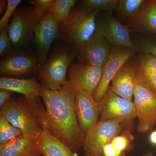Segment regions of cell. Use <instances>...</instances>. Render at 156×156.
Listing matches in <instances>:
<instances>
[{
	"label": "cell",
	"instance_id": "cell-9",
	"mask_svg": "<svg viewBox=\"0 0 156 156\" xmlns=\"http://www.w3.org/2000/svg\"><path fill=\"white\" fill-rule=\"evenodd\" d=\"M110 49L108 41L95 31L89 40L73 50L78 63L104 67L109 57Z\"/></svg>",
	"mask_w": 156,
	"mask_h": 156
},
{
	"label": "cell",
	"instance_id": "cell-7",
	"mask_svg": "<svg viewBox=\"0 0 156 156\" xmlns=\"http://www.w3.org/2000/svg\"><path fill=\"white\" fill-rule=\"evenodd\" d=\"M40 20L34 7L24 6L16 10L9 26V37L14 49H20L30 44Z\"/></svg>",
	"mask_w": 156,
	"mask_h": 156
},
{
	"label": "cell",
	"instance_id": "cell-28",
	"mask_svg": "<svg viewBox=\"0 0 156 156\" xmlns=\"http://www.w3.org/2000/svg\"><path fill=\"white\" fill-rule=\"evenodd\" d=\"M14 49L9 37V27L1 31L0 34V57L5 56Z\"/></svg>",
	"mask_w": 156,
	"mask_h": 156
},
{
	"label": "cell",
	"instance_id": "cell-21",
	"mask_svg": "<svg viewBox=\"0 0 156 156\" xmlns=\"http://www.w3.org/2000/svg\"><path fill=\"white\" fill-rule=\"evenodd\" d=\"M132 62L138 76L156 92V57L143 53Z\"/></svg>",
	"mask_w": 156,
	"mask_h": 156
},
{
	"label": "cell",
	"instance_id": "cell-18",
	"mask_svg": "<svg viewBox=\"0 0 156 156\" xmlns=\"http://www.w3.org/2000/svg\"><path fill=\"white\" fill-rule=\"evenodd\" d=\"M0 89L18 92L29 99L41 97L42 84L39 83L34 76L27 79L2 77Z\"/></svg>",
	"mask_w": 156,
	"mask_h": 156
},
{
	"label": "cell",
	"instance_id": "cell-20",
	"mask_svg": "<svg viewBox=\"0 0 156 156\" xmlns=\"http://www.w3.org/2000/svg\"><path fill=\"white\" fill-rule=\"evenodd\" d=\"M37 141L42 156H82L74 152L48 129L43 131Z\"/></svg>",
	"mask_w": 156,
	"mask_h": 156
},
{
	"label": "cell",
	"instance_id": "cell-27",
	"mask_svg": "<svg viewBox=\"0 0 156 156\" xmlns=\"http://www.w3.org/2000/svg\"><path fill=\"white\" fill-rule=\"evenodd\" d=\"M22 2V0H8L5 12L0 20V30H3L9 27V21L17 10V6Z\"/></svg>",
	"mask_w": 156,
	"mask_h": 156
},
{
	"label": "cell",
	"instance_id": "cell-15",
	"mask_svg": "<svg viewBox=\"0 0 156 156\" xmlns=\"http://www.w3.org/2000/svg\"><path fill=\"white\" fill-rule=\"evenodd\" d=\"M103 69V67L73 63L69 69L68 81L75 88L83 89L93 95L100 83Z\"/></svg>",
	"mask_w": 156,
	"mask_h": 156
},
{
	"label": "cell",
	"instance_id": "cell-5",
	"mask_svg": "<svg viewBox=\"0 0 156 156\" xmlns=\"http://www.w3.org/2000/svg\"><path fill=\"white\" fill-rule=\"evenodd\" d=\"M134 95L138 119L137 131L146 133L156 125V95L153 89L140 79L136 72Z\"/></svg>",
	"mask_w": 156,
	"mask_h": 156
},
{
	"label": "cell",
	"instance_id": "cell-33",
	"mask_svg": "<svg viewBox=\"0 0 156 156\" xmlns=\"http://www.w3.org/2000/svg\"><path fill=\"white\" fill-rule=\"evenodd\" d=\"M149 140L151 144L156 145V130L151 133L149 136Z\"/></svg>",
	"mask_w": 156,
	"mask_h": 156
},
{
	"label": "cell",
	"instance_id": "cell-16",
	"mask_svg": "<svg viewBox=\"0 0 156 156\" xmlns=\"http://www.w3.org/2000/svg\"><path fill=\"white\" fill-rule=\"evenodd\" d=\"M136 77V70L130 59L113 78L110 88L120 97L131 101L134 95Z\"/></svg>",
	"mask_w": 156,
	"mask_h": 156
},
{
	"label": "cell",
	"instance_id": "cell-23",
	"mask_svg": "<svg viewBox=\"0 0 156 156\" xmlns=\"http://www.w3.org/2000/svg\"><path fill=\"white\" fill-rule=\"evenodd\" d=\"M145 0H119L116 11L126 19L136 17L142 9Z\"/></svg>",
	"mask_w": 156,
	"mask_h": 156
},
{
	"label": "cell",
	"instance_id": "cell-34",
	"mask_svg": "<svg viewBox=\"0 0 156 156\" xmlns=\"http://www.w3.org/2000/svg\"><path fill=\"white\" fill-rule=\"evenodd\" d=\"M8 5V1L1 0L0 1V14H2Z\"/></svg>",
	"mask_w": 156,
	"mask_h": 156
},
{
	"label": "cell",
	"instance_id": "cell-25",
	"mask_svg": "<svg viewBox=\"0 0 156 156\" xmlns=\"http://www.w3.org/2000/svg\"><path fill=\"white\" fill-rule=\"evenodd\" d=\"M23 136L20 129L13 126L4 117L0 115V145Z\"/></svg>",
	"mask_w": 156,
	"mask_h": 156
},
{
	"label": "cell",
	"instance_id": "cell-17",
	"mask_svg": "<svg viewBox=\"0 0 156 156\" xmlns=\"http://www.w3.org/2000/svg\"><path fill=\"white\" fill-rule=\"evenodd\" d=\"M127 26L130 31L156 35V0H145L141 11Z\"/></svg>",
	"mask_w": 156,
	"mask_h": 156
},
{
	"label": "cell",
	"instance_id": "cell-29",
	"mask_svg": "<svg viewBox=\"0 0 156 156\" xmlns=\"http://www.w3.org/2000/svg\"><path fill=\"white\" fill-rule=\"evenodd\" d=\"M53 0H31L30 3L34 6L35 12L40 19L50 9Z\"/></svg>",
	"mask_w": 156,
	"mask_h": 156
},
{
	"label": "cell",
	"instance_id": "cell-37",
	"mask_svg": "<svg viewBox=\"0 0 156 156\" xmlns=\"http://www.w3.org/2000/svg\"><path fill=\"white\" fill-rule=\"evenodd\" d=\"M155 94H156V92H155Z\"/></svg>",
	"mask_w": 156,
	"mask_h": 156
},
{
	"label": "cell",
	"instance_id": "cell-13",
	"mask_svg": "<svg viewBox=\"0 0 156 156\" xmlns=\"http://www.w3.org/2000/svg\"><path fill=\"white\" fill-rule=\"evenodd\" d=\"M75 89L76 114L81 131L86 136L98 122L100 103L95 101L93 95L86 90Z\"/></svg>",
	"mask_w": 156,
	"mask_h": 156
},
{
	"label": "cell",
	"instance_id": "cell-1",
	"mask_svg": "<svg viewBox=\"0 0 156 156\" xmlns=\"http://www.w3.org/2000/svg\"><path fill=\"white\" fill-rule=\"evenodd\" d=\"M41 97L45 105L48 130L74 152L83 144L85 136L76 114V89L68 81L57 90L42 84Z\"/></svg>",
	"mask_w": 156,
	"mask_h": 156
},
{
	"label": "cell",
	"instance_id": "cell-26",
	"mask_svg": "<svg viewBox=\"0 0 156 156\" xmlns=\"http://www.w3.org/2000/svg\"><path fill=\"white\" fill-rule=\"evenodd\" d=\"M134 138L131 131L124 130L121 134L115 137L111 143L117 149L126 152L134 150L133 142Z\"/></svg>",
	"mask_w": 156,
	"mask_h": 156
},
{
	"label": "cell",
	"instance_id": "cell-3",
	"mask_svg": "<svg viewBox=\"0 0 156 156\" xmlns=\"http://www.w3.org/2000/svg\"><path fill=\"white\" fill-rule=\"evenodd\" d=\"M77 6L70 12L67 19L59 26V36L73 49L87 41L96 30V20L99 12Z\"/></svg>",
	"mask_w": 156,
	"mask_h": 156
},
{
	"label": "cell",
	"instance_id": "cell-10",
	"mask_svg": "<svg viewBox=\"0 0 156 156\" xmlns=\"http://www.w3.org/2000/svg\"><path fill=\"white\" fill-rule=\"evenodd\" d=\"M0 62V73L4 77H22L38 73L39 61L34 55L14 49Z\"/></svg>",
	"mask_w": 156,
	"mask_h": 156
},
{
	"label": "cell",
	"instance_id": "cell-35",
	"mask_svg": "<svg viewBox=\"0 0 156 156\" xmlns=\"http://www.w3.org/2000/svg\"><path fill=\"white\" fill-rule=\"evenodd\" d=\"M141 156H154V155L152 151H149L146 153L143 154Z\"/></svg>",
	"mask_w": 156,
	"mask_h": 156
},
{
	"label": "cell",
	"instance_id": "cell-8",
	"mask_svg": "<svg viewBox=\"0 0 156 156\" xmlns=\"http://www.w3.org/2000/svg\"><path fill=\"white\" fill-rule=\"evenodd\" d=\"M126 130L125 126L117 120L98 121L91 131L85 136L83 147L89 156H102L105 145Z\"/></svg>",
	"mask_w": 156,
	"mask_h": 156
},
{
	"label": "cell",
	"instance_id": "cell-32",
	"mask_svg": "<svg viewBox=\"0 0 156 156\" xmlns=\"http://www.w3.org/2000/svg\"><path fill=\"white\" fill-rule=\"evenodd\" d=\"M14 92L5 89H0V108L5 104L11 97Z\"/></svg>",
	"mask_w": 156,
	"mask_h": 156
},
{
	"label": "cell",
	"instance_id": "cell-24",
	"mask_svg": "<svg viewBox=\"0 0 156 156\" xmlns=\"http://www.w3.org/2000/svg\"><path fill=\"white\" fill-rule=\"evenodd\" d=\"M79 7L88 10L116 11L119 0H83L79 1Z\"/></svg>",
	"mask_w": 156,
	"mask_h": 156
},
{
	"label": "cell",
	"instance_id": "cell-36",
	"mask_svg": "<svg viewBox=\"0 0 156 156\" xmlns=\"http://www.w3.org/2000/svg\"><path fill=\"white\" fill-rule=\"evenodd\" d=\"M85 156H89V155H88L87 154L85 153Z\"/></svg>",
	"mask_w": 156,
	"mask_h": 156
},
{
	"label": "cell",
	"instance_id": "cell-14",
	"mask_svg": "<svg viewBox=\"0 0 156 156\" xmlns=\"http://www.w3.org/2000/svg\"><path fill=\"white\" fill-rule=\"evenodd\" d=\"M59 26L60 24L53 16L47 12L36 27L34 39L40 66L48 60L52 43L59 36Z\"/></svg>",
	"mask_w": 156,
	"mask_h": 156
},
{
	"label": "cell",
	"instance_id": "cell-11",
	"mask_svg": "<svg viewBox=\"0 0 156 156\" xmlns=\"http://www.w3.org/2000/svg\"><path fill=\"white\" fill-rule=\"evenodd\" d=\"M135 52L132 48L123 46H114L111 48L109 57L104 66L100 83L93 95L95 101H100L108 90L110 83L118 71L131 59Z\"/></svg>",
	"mask_w": 156,
	"mask_h": 156
},
{
	"label": "cell",
	"instance_id": "cell-6",
	"mask_svg": "<svg viewBox=\"0 0 156 156\" xmlns=\"http://www.w3.org/2000/svg\"><path fill=\"white\" fill-rule=\"evenodd\" d=\"M99 103L100 120H117L124 125L126 130H134L136 117L134 102L120 97L109 87Z\"/></svg>",
	"mask_w": 156,
	"mask_h": 156
},
{
	"label": "cell",
	"instance_id": "cell-30",
	"mask_svg": "<svg viewBox=\"0 0 156 156\" xmlns=\"http://www.w3.org/2000/svg\"><path fill=\"white\" fill-rule=\"evenodd\" d=\"M139 52L150 54L156 57V41L142 40L134 44Z\"/></svg>",
	"mask_w": 156,
	"mask_h": 156
},
{
	"label": "cell",
	"instance_id": "cell-22",
	"mask_svg": "<svg viewBox=\"0 0 156 156\" xmlns=\"http://www.w3.org/2000/svg\"><path fill=\"white\" fill-rule=\"evenodd\" d=\"M77 2L75 0H53L48 12L59 24H61L67 19Z\"/></svg>",
	"mask_w": 156,
	"mask_h": 156
},
{
	"label": "cell",
	"instance_id": "cell-12",
	"mask_svg": "<svg viewBox=\"0 0 156 156\" xmlns=\"http://www.w3.org/2000/svg\"><path fill=\"white\" fill-rule=\"evenodd\" d=\"M95 31L102 35L110 44L128 47L139 52L131 41L129 29L114 17L112 11H107L106 13L100 19H96Z\"/></svg>",
	"mask_w": 156,
	"mask_h": 156
},
{
	"label": "cell",
	"instance_id": "cell-4",
	"mask_svg": "<svg viewBox=\"0 0 156 156\" xmlns=\"http://www.w3.org/2000/svg\"><path fill=\"white\" fill-rule=\"evenodd\" d=\"M75 57L72 48L68 46L59 47L45 64L40 66L39 75L48 89L57 90L67 83L66 74Z\"/></svg>",
	"mask_w": 156,
	"mask_h": 156
},
{
	"label": "cell",
	"instance_id": "cell-19",
	"mask_svg": "<svg viewBox=\"0 0 156 156\" xmlns=\"http://www.w3.org/2000/svg\"><path fill=\"white\" fill-rule=\"evenodd\" d=\"M0 156H42L36 140L24 136L0 145Z\"/></svg>",
	"mask_w": 156,
	"mask_h": 156
},
{
	"label": "cell",
	"instance_id": "cell-2",
	"mask_svg": "<svg viewBox=\"0 0 156 156\" xmlns=\"http://www.w3.org/2000/svg\"><path fill=\"white\" fill-rule=\"evenodd\" d=\"M0 115L30 139L37 140L44 130H48L46 109L40 98L11 97L1 108Z\"/></svg>",
	"mask_w": 156,
	"mask_h": 156
},
{
	"label": "cell",
	"instance_id": "cell-31",
	"mask_svg": "<svg viewBox=\"0 0 156 156\" xmlns=\"http://www.w3.org/2000/svg\"><path fill=\"white\" fill-rule=\"evenodd\" d=\"M102 156H126V153L117 149L110 142L103 147Z\"/></svg>",
	"mask_w": 156,
	"mask_h": 156
}]
</instances>
